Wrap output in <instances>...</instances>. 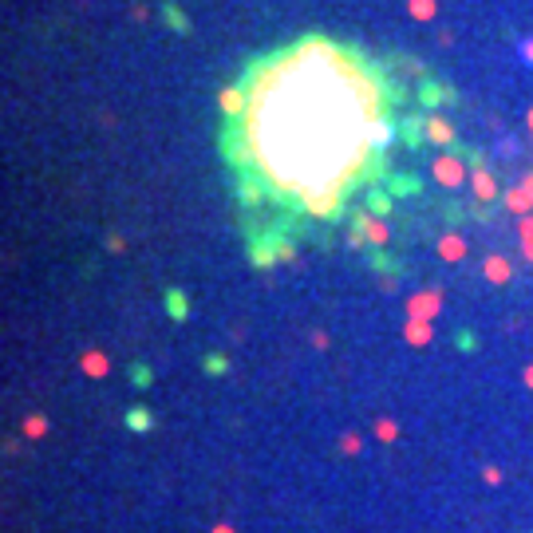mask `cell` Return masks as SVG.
I'll use <instances>...</instances> for the list:
<instances>
[{"label":"cell","instance_id":"obj_2","mask_svg":"<svg viewBox=\"0 0 533 533\" xmlns=\"http://www.w3.org/2000/svg\"><path fill=\"white\" fill-rule=\"evenodd\" d=\"M423 131L431 134V143H438V146H454V127H450V122H443L438 115H427Z\"/></svg>","mask_w":533,"mask_h":533},{"label":"cell","instance_id":"obj_1","mask_svg":"<svg viewBox=\"0 0 533 533\" xmlns=\"http://www.w3.org/2000/svg\"><path fill=\"white\" fill-rule=\"evenodd\" d=\"M249 103L241 119V146L257 158L265 190L296 202V214L340 221L344 194L367 182V170L395 138L383 111L379 75L367 60L324 36H308L280 56L249 67Z\"/></svg>","mask_w":533,"mask_h":533},{"label":"cell","instance_id":"obj_7","mask_svg":"<svg viewBox=\"0 0 533 533\" xmlns=\"http://www.w3.org/2000/svg\"><path fill=\"white\" fill-rule=\"evenodd\" d=\"M506 202H509V209H514V214H525V209H530V190H509L506 194Z\"/></svg>","mask_w":533,"mask_h":533},{"label":"cell","instance_id":"obj_16","mask_svg":"<svg viewBox=\"0 0 533 533\" xmlns=\"http://www.w3.org/2000/svg\"><path fill=\"white\" fill-rule=\"evenodd\" d=\"M525 190H530V198H533V178H530V182H525Z\"/></svg>","mask_w":533,"mask_h":533},{"label":"cell","instance_id":"obj_9","mask_svg":"<svg viewBox=\"0 0 533 533\" xmlns=\"http://www.w3.org/2000/svg\"><path fill=\"white\" fill-rule=\"evenodd\" d=\"M356 221H360V230H367V237H372V241H376V245H383V241H388V233L379 230L376 221H367L364 214H356Z\"/></svg>","mask_w":533,"mask_h":533},{"label":"cell","instance_id":"obj_13","mask_svg":"<svg viewBox=\"0 0 533 533\" xmlns=\"http://www.w3.org/2000/svg\"><path fill=\"white\" fill-rule=\"evenodd\" d=\"M166 20H170V24H178V28H186V20H182V8H174V4H170V8H166Z\"/></svg>","mask_w":533,"mask_h":533},{"label":"cell","instance_id":"obj_15","mask_svg":"<svg viewBox=\"0 0 533 533\" xmlns=\"http://www.w3.org/2000/svg\"><path fill=\"white\" fill-rule=\"evenodd\" d=\"M525 60H533V40H530V44H525Z\"/></svg>","mask_w":533,"mask_h":533},{"label":"cell","instance_id":"obj_8","mask_svg":"<svg viewBox=\"0 0 533 533\" xmlns=\"http://www.w3.org/2000/svg\"><path fill=\"white\" fill-rule=\"evenodd\" d=\"M127 423H131V431H146V427H150V411H146V407H134V411H127Z\"/></svg>","mask_w":533,"mask_h":533},{"label":"cell","instance_id":"obj_6","mask_svg":"<svg viewBox=\"0 0 533 533\" xmlns=\"http://www.w3.org/2000/svg\"><path fill=\"white\" fill-rule=\"evenodd\" d=\"M166 312L174 316V320H186V312H190V304H186V296H182V292H174V289L166 292Z\"/></svg>","mask_w":533,"mask_h":533},{"label":"cell","instance_id":"obj_5","mask_svg":"<svg viewBox=\"0 0 533 533\" xmlns=\"http://www.w3.org/2000/svg\"><path fill=\"white\" fill-rule=\"evenodd\" d=\"M474 190H478V198H482V202H490V198L498 194V186H494V178H490V170H474Z\"/></svg>","mask_w":533,"mask_h":533},{"label":"cell","instance_id":"obj_3","mask_svg":"<svg viewBox=\"0 0 533 533\" xmlns=\"http://www.w3.org/2000/svg\"><path fill=\"white\" fill-rule=\"evenodd\" d=\"M435 174H438V182H443V186H459L462 178H466V170H462L459 158H438V162H435Z\"/></svg>","mask_w":533,"mask_h":533},{"label":"cell","instance_id":"obj_11","mask_svg":"<svg viewBox=\"0 0 533 533\" xmlns=\"http://www.w3.org/2000/svg\"><path fill=\"white\" fill-rule=\"evenodd\" d=\"M411 8H415V16H419V20H427V16L435 13V4H431V0H411Z\"/></svg>","mask_w":533,"mask_h":533},{"label":"cell","instance_id":"obj_12","mask_svg":"<svg viewBox=\"0 0 533 533\" xmlns=\"http://www.w3.org/2000/svg\"><path fill=\"white\" fill-rule=\"evenodd\" d=\"M206 367L214 376H221V372H225V356H206Z\"/></svg>","mask_w":533,"mask_h":533},{"label":"cell","instance_id":"obj_4","mask_svg":"<svg viewBox=\"0 0 533 533\" xmlns=\"http://www.w3.org/2000/svg\"><path fill=\"white\" fill-rule=\"evenodd\" d=\"M245 103H249V95H245L241 87H225V91H221V111H225L230 119H237V115H241Z\"/></svg>","mask_w":533,"mask_h":533},{"label":"cell","instance_id":"obj_10","mask_svg":"<svg viewBox=\"0 0 533 533\" xmlns=\"http://www.w3.org/2000/svg\"><path fill=\"white\" fill-rule=\"evenodd\" d=\"M367 206L376 209V214H391V209H395V206H391V198L379 194V190H372V194H367Z\"/></svg>","mask_w":533,"mask_h":533},{"label":"cell","instance_id":"obj_14","mask_svg":"<svg viewBox=\"0 0 533 533\" xmlns=\"http://www.w3.org/2000/svg\"><path fill=\"white\" fill-rule=\"evenodd\" d=\"M134 383H150V372H146V367H134Z\"/></svg>","mask_w":533,"mask_h":533}]
</instances>
